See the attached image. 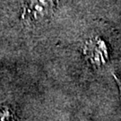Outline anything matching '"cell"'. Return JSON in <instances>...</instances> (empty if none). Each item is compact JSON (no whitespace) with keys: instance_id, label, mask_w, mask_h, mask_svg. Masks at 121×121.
I'll use <instances>...</instances> for the list:
<instances>
[{"instance_id":"obj_3","label":"cell","mask_w":121,"mask_h":121,"mask_svg":"<svg viewBox=\"0 0 121 121\" xmlns=\"http://www.w3.org/2000/svg\"><path fill=\"white\" fill-rule=\"evenodd\" d=\"M120 89H121V84H120Z\"/></svg>"},{"instance_id":"obj_2","label":"cell","mask_w":121,"mask_h":121,"mask_svg":"<svg viewBox=\"0 0 121 121\" xmlns=\"http://www.w3.org/2000/svg\"><path fill=\"white\" fill-rule=\"evenodd\" d=\"M84 54L91 59V63L101 65L108 58V51L106 45L100 39H91L86 43Z\"/></svg>"},{"instance_id":"obj_1","label":"cell","mask_w":121,"mask_h":121,"mask_svg":"<svg viewBox=\"0 0 121 121\" xmlns=\"http://www.w3.org/2000/svg\"><path fill=\"white\" fill-rule=\"evenodd\" d=\"M58 0H25L22 18L30 23L47 22L55 12Z\"/></svg>"}]
</instances>
